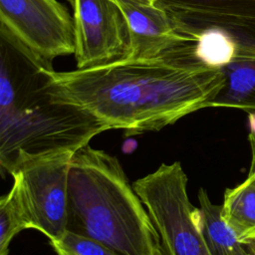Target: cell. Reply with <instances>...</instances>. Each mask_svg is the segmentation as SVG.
<instances>
[{"mask_svg": "<svg viewBox=\"0 0 255 255\" xmlns=\"http://www.w3.org/2000/svg\"><path fill=\"white\" fill-rule=\"evenodd\" d=\"M248 141H249L250 150H251V161H250L249 172H255V135L248 134Z\"/></svg>", "mask_w": 255, "mask_h": 255, "instance_id": "16", "label": "cell"}, {"mask_svg": "<svg viewBox=\"0 0 255 255\" xmlns=\"http://www.w3.org/2000/svg\"><path fill=\"white\" fill-rule=\"evenodd\" d=\"M106 130L104 125L86 112L53 99L43 79L38 85L16 83L2 56L0 165L3 170L10 174L27 158L75 152Z\"/></svg>", "mask_w": 255, "mask_h": 255, "instance_id": "3", "label": "cell"}, {"mask_svg": "<svg viewBox=\"0 0 255 255\" xmlns=\"http://www.w3.org/2000/svg\"><path fill=\"white\" fill-rule=\"evenodd\" d=\"M195 48L189 44L153 58L37 74L56 101L86 112L108 129L133 135L160 130L212 107L224 87V73L201 61Z\"/></svg>", "mask_w": 255, "mask_h": 255, "instance_id": "1", "label": "cell"}, {"mask_svg": "<svg viewBox=\"0 0 255 255\" xmlns=\"http://www.w3.org/2000/svg\"><path fill=\"white\" fill-rule=\"evenodd\" d=\"M25 229H31V225L19 182L13 178L10 191L0 199V255H8L12 239Z\"/></svg>", "mask_w": 255, "mask_h": 255, "instance_id": "13", "label": "cell"}, {"mask_svg": "<svg viewBox=\"0 0 255 255\" xmlns=\"http://www.w3.org/2000/svg\"><path fill=\"white\" fill-rule=\"evenodd\" d=\"M248 127L249 134L255 135V111L248 113Z\"/></svg>", "mask_w": 255, "mask_h": 255, "instance_id": "17", "label": "cell"}, {"mask_svg": "<svg viewBox=\"0 0 255 255\" xmlns=\"http://www.w3.org/2000/svg\"><path fill=\"white\" fill-rule=\"evenodd\" d=\"M50 244L56 255H121L96 239L68 229Z\"/></svg>", "mask_w": 255, "mask_h": 255, "instance_id": "15", "label": "cell"}, {"mask_svg": "<svg viewBox=\"0 0 255 255\" xmlns=\"http://www.w3.org/2000/svg\"><path fill=\"white\" fill-rule=\"evenodd\" d=\"M129 34L128 59L158 57L198 40L180 32L167 12L151 0H114Z\"/></svg>", "mask_w": 255, "mask_h": 255, "instance_id": "9", "label": "cell"}, {"mask_svg": "<svg viewBox=\"0 0 255 255\" xmlns=\"http://www.w3.org/2000/svg\"><path fill=\"white\" fill-rule=\"evenodd\" d=\"M73 154L65 151L27 158L10 173L19 182L31 228L50 241L67 230L68 173Z\"/></svg>", "mask_w": 255, "mask_h": 255, "instance_id": "6", "label": "cell"}, {"mask_svg": "<svg viewBox=\"0 0 255 255\" xmlns=\"http://www.w3.org/2000/svg\"><path fill=\"white\" fill-rule=\"evenodd\" d=\"M159 235V255H211L200 209L190 202L180 162L162 163L132 183Z\"/></svg>", "mask_w": 255, "mask_h": 255, "instance_id": "4", "label": "cell"}, {"mask_svg": "<svg viewBox=\"0 0 255 255\" xmlns=\"http://www.w3.org/2000/svg\"><path fill=\"white\" fill-rule=\"evenodd\" d=\"M221 215L243 245L255 242V172L240 184L227 188Z\"/></svg>", "mask_w": 255, "mask_h": 255, "instance_id": "10", "label": "cell"}, {"mask_svg": "<svg viewBox=\"0 0 255 255\" xmlns=\"http://www.w3.org/2000/svg\"><path fill=\"white\" fill-rule=\"evenodd\" d=\"M75 28L77 69L106 65L128 57L129 34L114 0H69Z\"/></svg>", "mask_w": 255, "mask_h": 255, "instance_id": "8", "label": "cell"}, {"mask_svg": "<svg viewBox=\"0 0 255 255\" xmlns=\"http://www.w3.org/2000/svg\"><path fill=\"white\" fill-rule=\"evenodd\" d=\"M151 1H153V2H155V3L157 2V0H151Z\"/></svg>", "mask_w": 255, "mask_h": 255, "instance_id": "20", "label": "cell"}, {"mask_svg": "<svg viewBox=\"0 0 255 255\" xmlns=\"http://www.w3.org/2000/svg\"><path fill=\"white\" fill-rule=\"evenodd\" d=\"M245 246H246V245H245ZM246 248H247V251H246V253H245L244 255H255V254H254V253H253V252H252V251H251L247 246H246Z\"/></svg>", "mask_w": 255, "mask_h": 255, "instance_id": "19", "label": "cell"}, {"mask_svg": "<svg viewBox=\"0 0 255 255\" xmlns=\"http://www.w3.org/2000/svg\"><path fill=\"white\" fill-rule=\"evenodd\" d=\"M222 71L225 84L211 108L255 111V62L233 59Z\"/></svg>", "mask_w": 255, "mask_h": 255, "instance_id": "11", "label": "cell"}, {"mask_svg": "<svg viewBox=\"0 0 255 255\" xmlns=\"http://www.w3.org/2000/svg\"><path fill=\"white\" fill-rule=\"evenodd\" d=\"M236 43L224 31L210 29L200 34L195 52L205 64L222 68L233 61L236 56Z\"/></svg>", "mask_w": 255, "mask_h": 255, "instance_id": "14", "label": "cell"}, {"mask_svg": "<svg viewBox=\"0 0 255 255\" xmlns=\"http://www.w3.org/2000/svg\"><path fill=\"white\" fill-rule=\"evenodd\" d=\"M202 232L211 255H244L245 245L240 243L221 215V204L211 202L204 188L198 191Z\"/></svg>", "mask_w": 255, "mask_h": 255, "instance_id": "12", "label": "cell"}, {"mask_svg": "<svg viewBox=\"0 0 255 255\" xmlns=\"http://www.w3.org/2000/svg\"><path fill=\"white\" fill-rule=\"evenodd\" d=\"M181 33L198 40L210 29L236 43L234 59L255 62V0H157Z\"/></svg>", "mask_w": 255, "mask_h": 255, "instance_id": "7", "label": "cell"}, {"mask_svg": "<svg viewBox=\"0 0 255 255\" xmlns=\"http://www.w3.org/2000/svg\"><path fill=\"white\" fill-rule=\"evenodd\" d=\"M0 30L36 73L52 71L55 59L75 54L73 16L58 0H0Z\"/></svg>", "mask_w": 255, "mask_h": 255, "instance_id": "5", "label": "cell"}, {"mask_svg": "<svg viewBox=\"0 0 255 255\" xmlns=\"http://www.w3.org/2000/svg\"><path fill=\"white\" fill-rule=\"evenodd\" d=\"M67 229L121 255H159L157 230L119 159L90 143L70 161Z\"/></svg>", "mask_w": 255, "mask_h": 255, "instance_id": "2", "label": "cell"}, {"mask_svg": "<svg viewBox=\"0 0 255 255\" xmlns=\"http://www.w3.org/2000/svg\"><path fill=\"white\" fill-rule=\"evenodd\" d=\"M246 246L255 254V242H252V243H250V244H247Z\"/></svg>", "mask_w": 255, "mask_h": 255, "instance_id": "18", "label": "cell"}]
</instances>
